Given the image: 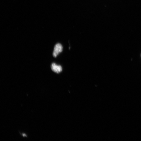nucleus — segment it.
Instances as JSON below:
<instances>
[{
    "label": "nucleus",
    "mask_w": 141,
    "mask_h": 141,
    "mask_svg": "<svg viewBox=\"0 0 141 141\" xmlns=\"http://www.w3.org/2000/svg\"><path fill=\"white\" fill-rule=\"evenodd\" d=\"M63 50V46L60 43L56 44L55 46L52 55L54 57H56Z\"/></svg>",
    "instance_id": "1"
},
{
    "label": "nucleus",
    "mask_w": 141,
    "mask_h": 141,
    "mask_svg": "<svg viewBox=\"0 0 141 141\" xmlns=\"http://www.w3.org/2000/svg\"><path fill=\"white\" fill-rule=\"evenodd\" d=\"M51 68L53 71L58 74L61 72L62 70V68L61 65H57L55 63L51 64Z\"/></svg>",
    "instance_id": "2"
},
{
    "label": "nucleus",
    "mask_w": 141,
    "mask_h": 141,
    "mask_svg": "<svg viewBox=\"0 0 141 141\" xmlns=\"http://www.w3.org/2000/svg\"><path fill=\"white\" fill-rule=\"evenodd\" d=\"M22 135H23V136L24 137H27V136L25 134L23 133L22 134Z\"/></svg>",
    "instance_id": "3"
}]
</instances>
